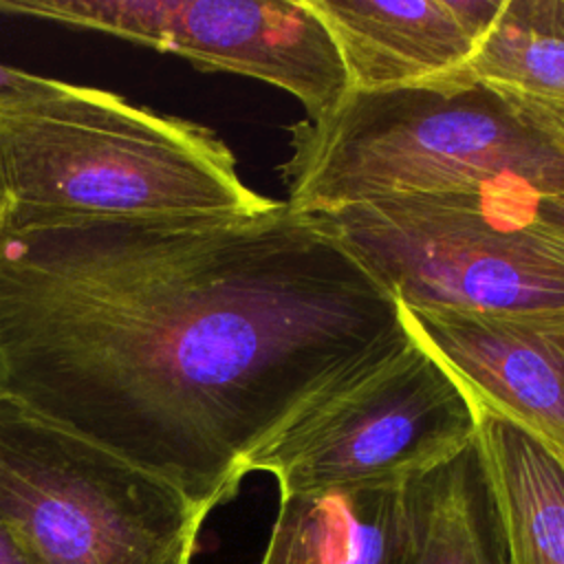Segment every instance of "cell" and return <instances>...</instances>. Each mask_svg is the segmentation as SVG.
<instances>
[{
  "mask_svg": "<svg viewBox=\"0 0 564 564\" xmlns=\"http://www.w3.org/2000/svg\"><path fill=\"white\" fill-rule=\"evenodd\" d=\"M412 339L319 214L88 218L0 238V392L203 511Z\"/></svg>",
  "mask_w": 564,
  "mask_h": 564,
  "instance_id": "1",
  "label": "cell"
},
{
  "mask_svg": "<svg viewBox=\"0 0 564 564\" xmlns=\"http://www.w3.org/2000/svg\"><path fill=\"white\" fill-rule=\"evenodd\" d=\"M275 205L209 128L22 70L0 95V238L126 216H247Z\"/></svg>",
  "mask_w": 564,
  "mask_h": 564,
  "instance_id": "2",
  "label": "cell"
},
{
  "mask_svg": "<svg viewBox=\"0 0 564 564\" xmlns=\"http://www.w3.org/2000/svg\"><path fill=\"white\" fill-rule=\"evenodd\" d=\"M280 176L286 203L308 214L410 196L535 205L564 194V150L491 90L452 73L348 90L333 110L291 128Z\"/></svg>",
  "mask_w": 564,
  "mask_h": 564,
  "instance_id": "3",
  "label": "cell"
},
{
  "mask_svg": "<svg viewBox=\"0 0 564 564\" xmlns=\"http://www.w3.org/2000/svg\"><path fill=\"white\" fill-rule=\"evenodd\" d=\"M207 511L0 392V522L42 564H189Z\"/></svg>",
  "mask_w": 564,
  "mask_h": 564,
  "instance_id": "4",
  "label": "cell"
},
{
  "mask_svg": "<svg viewBox=\"0 0 564 564\" xmlns=\"http://www.w3.org/2000/svg\"><path fill=\"white\" fill-rule=\"evenodd\" d=\"M531 209L410 196L319 216L405 308L562 311L564 236Z\"/></svg>",
  "mask_w": 564,
  "mask_h": 564,
  "instance_id": "5",
  "label": "cell"
},
{
  "mask_svg": "<svg viewBox=\"0 0 564 564\" xmlns=\"http://www.w3.org/2000/svg\"><path fill=\"white\" fill-rule=\"evenodd\" d=\"M480 410L449 370L412 339L293 419L251 460L282 494L405 482L463 452Z\"/></svg>",
  "mask_w": 564,
  "mask_h": 564,
  "instance_id": "6",
  "label": "cell"
},
{
  "mask_svg": "<svg viewBox=\"0 0 564 564\" xmlns=\"http://www.w3.org/2000/svg\"><path fill=\"white\" fill-rule=\"evenodd\" d=\"M0 13L90 29L203 70L271 84L317 119L348 93L337 46L306 0H0Z\"/></svg>",
  "mask_w": 564,
  "mask_h": 564,
  "instance_id": "7",
  "label": "cell"
},
{
  "mask_svg": "<svg viewBox=\"0 0 564 564\" xmlns=\"http://www.w3.org/2000/svg\"><path fill=\"white\" fill-rule=\"evenodd\" d=\"M403 308L405 324L467 390L564 452V308Z\"/></svg>",
  "mask_w": 564,
  "mask_h": 564,
  "instance_id": "8",
  "label": "cell"
},
{
  "mask_svg": "<svg viewBox=\"0 0 564 564\" xmlns=\"http://www.w3.org/2000/svg\"><path fill=\"white\" fill-rule=\"evenodd\" d=\"M328 29L348 90L416 86L465 68L505 0H306Z\"/></svg>",
  "mask_w": 564,
  "mask_h": 564,
  "instance_id": "9",
  "label": "cell"
},
{
  "mask_svg": "<svg viewBox=\"0 0 564 564\" xmlns=\"http://www.w3.org/2000/svg\"><path fill=\"white\" fill-rule=\"evenodd\" d=\"M405 482L282 494L260 564H412Z\"/></svg>",
  "mask_w": 564,
  "mask_h": 564,
  "instance_id": "10",
  "label": "cell"
},
{
  "mask_svg": "<svg viewBox=\"0 0 564 564\" xmlns=\"http://www.w3.org/2000/svg\"><path fill=\"white\" fill-rule=\"evenodd\" d=\"M460 77L564 150V0H505Z\"/></svg>",
  "mask_w": 564,
  "mask_h": 564,
  "instance_id": "11",
  "label": "cell"
},
{
  "mask_svg": "<svg viewBox=\"0 0 564 564\" xmlns=\"http://www.w3.org/2000/svg\"><path fill=\"white\" fill-rule=\"evenodd\" d=\"M478 445L509 564H564V452L489 410H480Z\"/></svg>",
  "mask_w": 564,
  "mask_h": 564,
  "instance_id": "12",
  "label": "cell"
},
{
  "mask_svg": "<svg viewBox=\"0 0 564 564\" xmlns=\"http://www.w3.org/2000/svg\"><path fill=\"white\" fill-rule=\"evenodd\" d=\"M414 524L412 564H509L494 485L478 436L405 482Z\"/></svg>",
  "mask_w": 564,
  "mask_h": 564,
  "instance_id": "13",
  "label": "cell"
},
{
  "mask_svg": "<svg viewBox=\"0 0 564 564\" xmlns=\"http://www.w3.org/2000/svg\"><path fill=\"white\" fill-rule=\"evenodd\" d=\"M0 564H42L22 538L0 522Z\"/></svg>",
  "mask_w": 564,
  "mask_h": 564,
  "instance_id": "14",
  "label": "cell"
},
{
  "mask_svg": "<svg viewBox=\"0 0 564 564\" xmlns=\"http://www.w3.org/2000/svg\"><path fill=\"white\" fill-rule=\"evenodd\" d=\"M531 214L542 220L544 225H549L551 229L560 231L564 236V194L553 196V198H542L533 205Z\"/></svg>",
  "mask_w": 564,
  "mask_h": 564,
  "instance_id": "15",
  "label": "cell"
},
{
  "mask_svg": "<svg viewBox=\"0 0 564 564\" xmlns=\"http://www.w3.org/2000/svg\"><path fill=\"white\" fill-rule=\"evenodd\" d=\"M20 75H22L20 68H11V66L0 64V95L13 90L20 82Z\"/></svg>",
  "mask_w": 564,
  "mask_h": 564,
  "instance_id": "16",
  "label": "cell"
},
{
  "mask_svg": "<svg viewBox=\"0 0 564 564\" xmlns=\"http://www.w3.org/2000/svg\"><path fill=\"white\" fill-rule=\"evenodd\" d=\"M0 229H2V214H0Z\"/></svg>",
  "mask_w": 564,
  "mask_h": 564,
  "instance_id": "17",
  "label": "cell"
}]
</instances>
